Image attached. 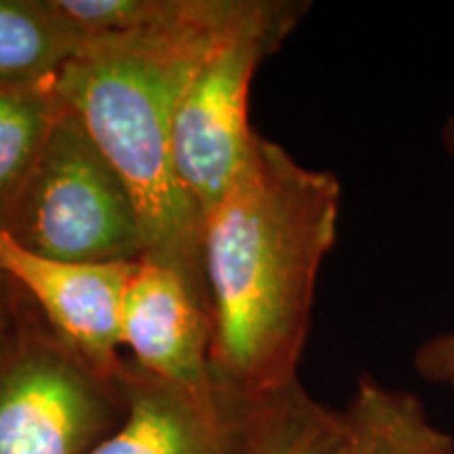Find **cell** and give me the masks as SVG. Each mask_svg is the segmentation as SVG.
Returning a JSON list of instances; mask_svg holds the SVG:
<instances>
[{"label": "cell", "mask_w": 454, "mask_h": 454, "mask_svg": "<svg viewBox=\"0 0 454 454\" xmlns=\"http://www.w3.org/2000/svg\"><path fill=\"white\" fill-rule=\"evenodd\" d=\"M340 184L257 133L251 154L202 221L211 372L253 400L299 379L325 259L337 244Z\"/></svg>", "instance_id": "6da1fadb"}, {"label": "cell", "mask_w": 454, "mask_h": 454, "mask_svg": "<svg viewBox=\"0 0 454 454\" xmlns=\"http://www.w3.org/2000/svg\"><path fill=\"white\" fill-rule=\"evenodd\" d=\"M242 9L244 0H170L154 26L84 41L55 81L133 196L144 259L179 271L207 305L202 217L175 170L173 121L190 74Z\"/></svg>", "instance_id": "7a4b0ae2"}, {"label": "cell", "mask_w": 454, "mask_h": 454, "mask_svg": "<svg viewBox=\"0 0 454 454\" xmlns=\"http://www.w3.org/2000/svg\"><path fill=\"white\" fill-rule=\"evenodd\" d=\"M309 7L305 0H244L242 13L187 78L175 110L173 158L202 221L236 181L257 137L248 122L254 74L282 49Z\"/></svg>", "instance_id": "3957f363"}, {"label": "cell", "mask_w": 454, "mask_h": 454, "mask_svg": "<svg viewBox=\"0 0 454 454\" xmlns=\"http://www.w3.org/2000/svg\"><path fill=\"white\" fill-rule=\"evenodd\" d=\"M4 231L27 251L57 261L135 263L145 257L129 187L66 106Z\"/></svg>", "instance_id": "277c9868"}, {"label": "cell", "mask_w": 454, "mask_h": 454, "mask_svg": "<svg viewBox=\"0 0 454 454\" xmlns=\"http://www.w3.org/2000/svg\"><path fill=\"white\" fill-rule=\"evenodd\" d=\"M121 377L95 368L36 311L0 354V454H90L127 414Z\"/></svg>", "instance_id": "5b68a950"}, {"label": "cell", "mask_w": 454, "mask_h": 454, "mask_svg": "<svg viewBox=\"0 0 454 454\" xmlns=\"http://www.w3.org/2000/svg\"><path fill=\"white\" fill-rule=\"evenodd\" d=\"M135 263L43 257L0 231V270L13 278L51 331L107 374H121L122 314Z\"/></svg>", "instance_id": "8992f818"}, {"label": "cell", "mask_w": 454, "mask_h": 454, "mask_svg": "<svg viewBox=\"0 0 454 454\" xmlns=\"http://www.w3.org/2000/svg\"><path fill=\"white\" fill-rule=\"evenodd\" d=\"M122 348L133 364L192 391L217 387L211 372L208 305L179 271L141 259L129 282Z\"/></svg>", "instance_id": "52a82bcc"}, {"label": "cell", "mask_w": 454, "mask_h": 454, "mask_svg": "<svg viewBox=\"0 0 454 454\" xmlns=\"http://www.w3.org/2000/svg\"><path fill=\"white\" fill-rule=\"evenodd\" d=\"M127 414L90 454H234L244 400L192 391L127 362Z\"/></svg>", "instance_id": "ba28073f"}, {"label": "cell", "mask_w": 454, "mask_h": 454, "mask_svg": "<svg viewBox=\"0 0 454 454\" xmlns=\"http://www.w3.org/2000/svg\"><path fill=\"white\" fill-rule=\"evenodd\" d=\"M345 411L317 402L301 379L244 400L234 454H348Z\"/></svg>", "instance_id": "9c48e42d"}, {"label": "cell", "mask_w": 454, "mask_h": 454, "mask_svg": "<svg viewBox=\"0 0 454 454\" xmlns=\"http://www.w3.org/2000/svg\"><path fill=\"white\" fill-rule=\"evenodd\" d=\"M348 454H454V438L431 421L421 397L362 377L348 408Z\"/></svg>", "instance_id": "30bf717a"}, {"label": "cell", "mask_w": 454, "mask_h": 454, "mask_svg": "<svg viewBox=\"0 0 454 454\" xmlns=\"http://www.w3.org/2000/svg\"><path fill=\"white\" fill-rule=\"evenodd\" d=\"M82 43L51 0H0V82H53Z\"/></svg>", "instance_id": "8fae6325"}, {"label": "cell", "mask_w": 454, "mask_h": 454, "mask_svg": "<svg viewBox=\"0 0 454 454\" xmlns=\"http://www.w3.org/2000/svg\"><path fill=\"white\" fill-rule=\"evenodd\" d=\"M64 104L53 82H0V231Z\"/></svg>", "instance_id": "7c38bea8"}, {"label": "cell", "mask_w": 454, "mask_h": 454, "mask_svg": "<svg viewBox=\"0 0 454 454\" xmlns=\"http://www.w3.org/2000/svg\"><path fill=\"white\" fill-rule=\"evenodd\" d=\"M414 371L425 383L454 389V331L423 340L412 357Z\"/></svg>", "instance_id": "4fadbf2b"}, {"label": "cell", "mask_w": 454, "mask_h": 454, "mask_svg": "<svg viewBox=\"0 0 454 454\" xmlns=\"http://www.w3.org/2000/svg\"><path fill=\"white\" fill-rule=\"evenodd\" d=\"M36 309L17 286L13 278L0 270V354L30 325Z\"/></svg>", "instance_id": "5bb4252c"}, {"label": "cell", "mask_w": 454, "mask_h": 454, "mask_svg": "<svg viewBox=\"0 0 454 454\" xmlns=\"http://www.w3.org/2000/svg\"><path fill=\"white\" fill-rule=\"evenodd\" d=\"M440 141H442V147H444V152H446V158L450 160L452 168H454V114H450V116L444 121V124H442Z\"/></svg>", "instance_id": "9a60e30c"}, {"label": "cell", "mask_w": 454, "mask_h": 454, "mask_svg": "<svg viewBox=\"0 0 454 454\" xmlns=\"http://www.w3.org/2000/svg\"><path fill=\"white\" fill-rule=\"evenodd\" d=\"M452 391H454V389H452Z\"/></svg>", "instance_id": "2e32d148"}]
</instances>
